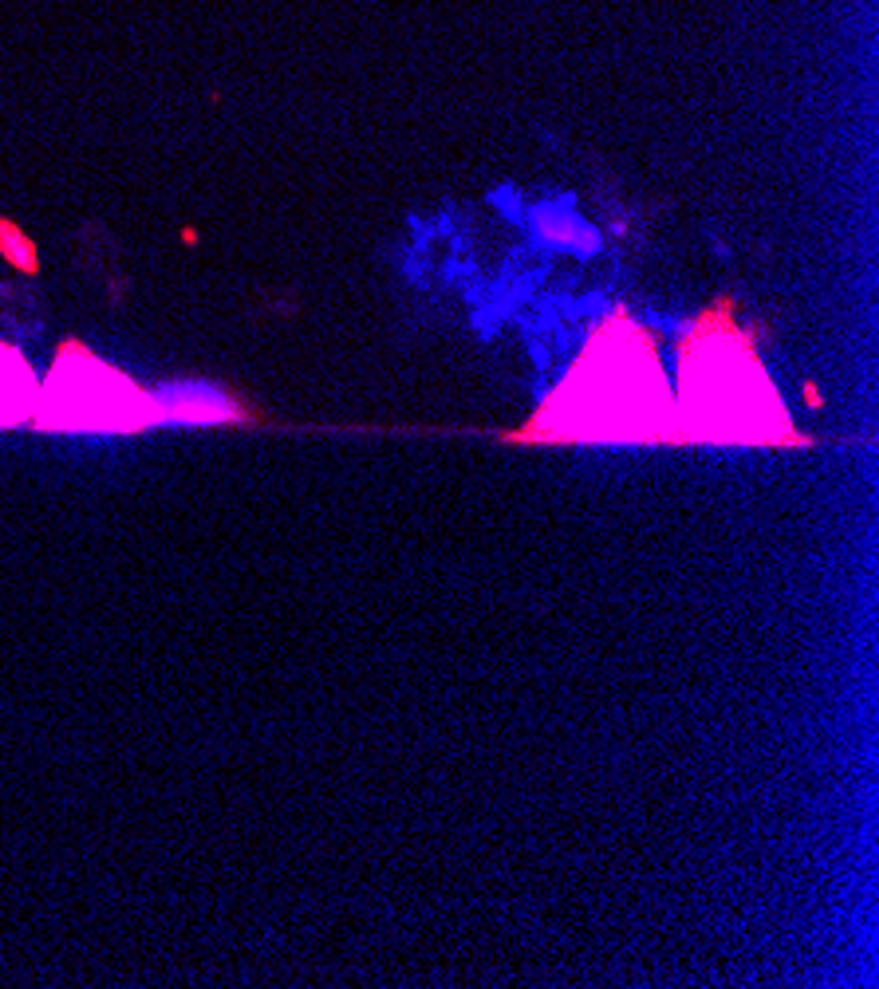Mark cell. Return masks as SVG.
Instances as JSON below:
<instances>
[{
  "label": "cell",
  "instance_id": "1",
  "mask_svg": "<svg viewBox=\"0 0 879 989\" xmlns=\"http://www.w3.org/2000/svg\"><path fill=\"white\" fill-rule=\"evenodd\" d=\"M517 442H603V446H679L674 395L655 343L627 316L608 319L568 378L532 414Z\"/></svg>",
  "mask_w": 879,
  "mask_h": 989
},
{
  "label": "cell",
  "instance_id": "2",
  "mask_svg": "<svg viewBox=\"0 0 879 989\" xmlns=\"http://www.w3.org/2000/svg\"><path fill=\"white\" fill-rule=\"evenodd\" d=\"M679 442L706 446H789L801 442L750 336L730 316H702L682 343Z\"/></svg>",
  "mask_w": 879,
  "mask_h": 989
},
{
  "label": "cell",
  "instance_id": "3",
  "mask_svg": "<svg viewBox=\"0 0 879 989\" xmlns=\"http://www.w3.org/2000/svg\"><path fill=\"white\" fill-rule=\"evenodd\" d=\"M32 422L47 434H138L154 426L150 395L83 348H64L35 390Z\"/></svg>",
  "mask_w": 879,
  "mask_h": 989
},
{
  "label": "cell",
  "instance_id": "4",
  "mask_svg": "<svg viewBox=\"0 0 879 989\" xmlns=\"http://www.w3.org/2000/svg\"><path fill=\"white\" fill-rule=\"evenodd\" d=\"M154 426H217V422H241L245 410L229 390L206 378H174L150 390Z\"/></svg>",
  "mask_w": 879,
  "mask_h": 989
},
{
  "label": "cell",
  "instance_id": "5",
  "mask_svg": "<svg viewBox=\"0 0 879 989\" xmlns=\"http://www.w3.org/2000/svg\"><path fill=\"white\" fill-rule=\"evenodd\" d=\"M532 237L572 257H596L603 248L600 229L580 217L572 201H541L532 209Z\"/></svg>",
  "mask_w": 879,
  "mask_h": 989
},
{
  "label": "cell",
  "instance_id": "6",
  "mask_svg": "<svg viewBox=\"0 0 879 989\" xmlns=\"http://www.w3.org/2000/svg\"><path fill=\"white\" fill-rule=\"evenodd\" d=\"M35 375L12 348L0 343V426H16L35 407Z\"/></svg>",
  "mask_w": 879,
  "mask_h": 989
}]
</instances>
